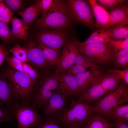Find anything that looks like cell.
<instances>
[{"label": "cell", "instance_id": "1", "mask_svg": "<svg viewBox=\"0 0 128 128\" xmlns=\"http://www.w3.org/2000/svg\"><path fill=\"white\" fill-rule=\"evenodd\" d=\"M74 20L67 2L53 0L51 7L43 17L36 21V27L42 29H55L64 30L71 25Z\"/></svg>", "mask_w": 128, "mask_h": 128}, {"label": "cell", "instance_id": "2", "mask_svg": "<svg viewBox=\"0 0 128 128\" xmlns=\"http://www.w3.org/2000/svg\"><path fill=\"white\" fill-rule=\"evenodd\" d=\"M39 78L34 84L31 92L30 103L37 111L41 108L45 101L57 91L58 75L45 76Z\"/></svg>", "mask_w": 128, "mask_h": 128}, {"label": "cell", "instance_id": "3", "mask_svg": "<svg viewBox=\"0 0 128 128\" xmlns=\"http://www.w3.org/2000/svg\"><path fill=\"white\" fill-rule=\"evenodd\" d=\"M71 99L69 107L59 115L61 120L68 128L75 125L84 128L87 120L94 111V107L79 101Z\"/></svg>", "mask_w": 128, "mask_h": 128}, {"label": "cell", "instance_id": "4", "mask_svg": "<svg viewBox=\"0 0 128 128\" xmlns=\"http://www.w3.org/2000/svg\"><path fill=\"white\" fill-rule=\"evenodd\" d=\"M3 73L17 94L20 104L30 103V95L34 84L26 73L8 66Z\"/></svg>", "mask_w": 128, "mask_h": 128}, {"label": "cell", "instance_id": "5", "mask_svg": "<svg viewBox=\"0 0 128 128\" xmlns=\"http://www.w3.org/2000/svg\"><path fill=\"white\" fill-rule=\"evenodd\" d=\"M127 84L122 82L111 92L100 99L94 106V111L105 116L112 109L128 101Z\"/></svg>", "mask_w": 128, "mask_h": 128}, {"label": "cell", "instance_id": "6", "mask_svg": "<svg viewBox=\"0 0 128 128\" xmlns=\"http://www.w3.org/2000/svg\"><path fill=\"white\" fill-rule=\"evenodd\" d=\"M75 41L79 52L94 62L104 65L112 62L114 53L107 43L87 44Z\"/></svg>", "mask_w": 128, "mask_h": 128}, {"label": "cell", "instance_id": "7", "mask_svg": "<svg viewBox=\"0 0 128 128\" xmlns=\"http://www.w3.org/2000/svg\"><path fill=\"white\" fill-rule=\"evenodd\" d=\"M67 2L74 20L91 28L95 26V18L88 0H69Z\"/></svg>", "mask_w": 128, "mask_h": 128}, {"label": "cell", "instance_id": "8", "mask_svg": "<svg viewBox=\"0 0 128 128\" xmlns=\"http://www.w3.org/2000/svg\"><path fill=\"white\" fill-rule=\"evenodd\" d=\"M17 128H31L38 124L44 118L30 103L20 104L16 108Z\"/></svg>", "mask_w": 128, "mask_h": 128}, {"label": "cell", "instance_id": "9", "mask_svg": "<svg viewBox=\"0 0 128 128\" xmlns=\"http://www.w3.org/2000/svg\"><path fill=\"white\" fill-rule=\"evenodd\" d=\"M25 48L27 51L28 63L44 75H48L52 67L46 61L38 44L31 39L28 42Z\"/></svg>", "mask_w": 128, "mask_h": 128}, {"label": "cell", "instance_id": "10", "mask_svg": "<svg viewBox=\"0 0 128 128\" xmlns=\"http://www.w3.org/2000/svg\"><path fill=\"white\" fill-rule=\"evenodd\" d=\"M44 29L37 35L38 42L45 45L59 54L67 39L66 33L64 30Z\"/></svg>", "mask_w": 128, "mask_h": 128}, {"label": "cell", "instance_id": "11", "mask_svg": "<svg viewBox=\"0 0 128 128\" xmlns=\"http://www.w3.org/2000/svg\"><path fill=\"white\" fill-rule=\"evenodd\" d=\"M76 39H67L63 46L59 57L60 63L55 68V73L57 75L65 72L66 70L73 65L79 51Z\"/></svg>", "mask_w": 128, "mask_h": 128}, {"label": "cell", "instance_id": "12", "mask_svg": "<svg viewBox=\"0 0 128 128\" xmlns=\"http://www.w3.org/2000/svg\"><path fill=\"white\" fill-rule=\"evenodd\" d=\"M20 105L16 91L4 73H0V105L17 108Z\"/></svg>", "mask_w": 128, "mask_h": 128}, {"label": "cell", "instance_id": "13", "mask_svg": "<svg viewBox=\"0 0 128 128\" xmlns=\"http://www.w3.org/2000/svg\"><path fill=\"white\" fill-rule=\"evenodd\" d=\"M67 97L57 91L44 103L42 108L44 114L48 117L59 115L66 104Z\"/></svg>", "mask_w": 128, "mask_h": 128}, {"label": "cell", "instance_id": "14", "mask_svg": "<svg viewBox=\"0 0 128 128\" xmlns=\"http://www.w3.org/2000/svg\"><path fill=\"white\" fill-rule=\"evenodd\" d=\"M57 91L67 97L77 95L80 92L76 80L73 75L65 72L58 75Z\"/></svg>", "mask_w": 128, "mask_h": 128}, {"label": "cell", "instance_id": "15", "mask_svg": "<svg viewBox=\"0 0 128 128\" xmlns=\"http://www.w3.org/2000/svg\"><path fill=\"white\" fill-rule=\"evenodd\" d=\"M102 75V71L99 68H90L89 70L73 75L78 84L80 94L97 82Z\"/></svg>", "mask_w": 128, "mask_h": 128}, {"label": "cell", "instance_id": "16", "mask_svg": "<svg viewBox=\"0 0 128 128\" xmlns=\"http://www.w3.org/2000/svg\"><path fill=\"white\" fill-rule=\"evenodd\" d=\"M96 20L95 26L99 30L109 28L110 23L109 15L106 10L96 0H88Z\"/></svg>", "mask_w": 128, "mask_h": 128}, {"label": "cell", "instance_id": "17", "mask_svg": "<svg viewBox=\"0 0 128 128\" xmlns=\"http://www.w3.org/2000/svg\"><path fill=\"white\" fill-rule=\"evenodd\" d=\"M110 23L109 28L115 25L128 24V7L126 4L108 10Z\"/></svg>", "mask_w": 128, "mask_h": 128}, {"label": "cell", "instance_id": "18", "mask_svg": "<svg viewBox=\"0 0 128 128\" xmlns=\"http://www.w3.org/2000/svg\"><path fill=\"white\" fill-rule=\"evenodd\" d=\"M106 95L97 81L79 94L78 101L87 104L96 100H99Z\"/></svg>", "mask_w": 128, "mask_h": 128}, {"label": "cell", "instance_id": "19", "mask_svg": "<svg viewBox=\"0 0 128 128\" xmlns=\"http://www.w3.org/2000/svg\"><path fill=\"white\" fill-rule=\"evenodd\" d=\"M98 82L107 94L114 90L122 81L116 75L109 73L102 75Z\"/></svg>", "mask_w": 128, "mask_h": 128}, {"label": "cell", "instance_id": "20", "mask_svg": "<svg viewBox=\"0 0 128 128\" xmlns=\"http://www.w3.org/2000/svg\"><path fill=\"white\" fill-rule=\"evenodd\" d=\"M12 34L16 38L26 40L28 36L29 27L23 20L17 17L12 18L11 20Z\"/></svg>", "mask_w": 128, "mask_h": 128}, {"label": "cell", "instance_id": "21", "mask_svg": "<svg viewBox=\"0 0 128 128\" xmlns=\"http://www.w3.org/2000/svg\"><path fill=\"white\" fill-rule=\"evenodd\" d=\"M111 37L110 28L94 31L83 42L87 44L107 43Z\"/></svg>", "mask_w": 128, "mask_h": 128}, {"label": "cell", "instance_id": "22", "mask_svg": "<svg viewBox=\"0 0 128 128\" xmlns=\"http://www.w3.org/2000/svg\"><path fill=\"white\" fill-rule=\"evenodd\" d=\"M111 123L105 116L100 114L91 115L87 122L84 128H114Z\"/></svg>", "mask_w": 128, "mask_h": 128}, {"label": "cell", "instance_id": "23", "mask_svg": "<svg viewBox=\"0 0 128 128\" xmlns=\"http://www.w3.org/2000/svg\"><path fill=\"white\" fill-rule=\"evenodd\" d=\"M38 44L48 64L51 67L56 68L60 63L59 54L54 50L44 44L40 43Z\"/></svg>", "mask_w": 128, "mask_h": 128}, {"label": "cell", "instance_id": "24", "mask_svg": "<svg viewBox=\"0 0 128 128\" xmlns=\"http://www.w3.org/2000/svg\"><path fill=\"white\" fill-rule=\"evenodd\" d=\"M112 62L117 68L127 69L128 63V48L114 53Z\"/></svg>", "mask_w": 128, "mask_h": 128}, {"label": "cell", "instance_id": "25", "mask_svg": "<svg viewBox=\"0 0 128 128\" xmlns=\"http://www.w3.org/2000/svg\"><path fill=\"white\" fill-rule=\"evenodd\" d=\"M16 108L0 105V123L13 121L16 118Z\"/></svg>", "mask_w": 128, "mask_h": 128}, {"label": "cell", "instance_id": "26", "mask_svg": "<svg viewBox=\"0 0 128 128\" xmlns=\"http://www.w3.org/2000/svg\"><path fill=\"white\" fill-rule=\"evenodd\" d=\"M109 28L111 33L110 39H121L128 37V27L127 25H115Z\"/></svg>", "mask_w": 128, "mask_h": 128}, {"label": "cell", "instance_id": "27", "mask_svg": "<svg viewBox=\"0 0 128 128\" xmlns=\"http://www.w3.org/2000/svg\"><path fill=\"white\" fill-rule=\"evenodd\" d=\"M128 113V104L120 105L112 109L105 117L113 121L117 118Z\"/></svg>", "mask_w": 128, "mask_h": 128}, {"label": "cell", "instance_id": "28", "mask_svg": "<svg viewBox=\"0 0 128 128\" xmlns=\"http://www.w3.org/2000/svg\"><path fill=\"white\" fill-rule=\"evenodd\" d=\"M8 51L22 62L28 63L27 51L25 47H21L18 45H16L10 48Z\"/></svg>", "mask_w": 128, "mask_h": 128}, {"label": "cell", "instance_id": "29", "mask_svg": "<svg viewBox=\"0 0 128 128\" xmlns=\"http://www.w3.org/2000/svg\"><path fill=\"white\" fill-rule=\"evenodd\" d=\"M107 44L114 53H116L128 48V37L121 39H110Z\"/></svg>", "mask_w": 128, "mask_h": 128}, {"label": "cell", "instance_id": "30", "mask_svg": "<svg viewBox=\"0 0 128 128\" xmlns=\"http://www.w3.org/2000/svg\"><path fill=\"white\" fill-rule=\"evenodd\" d=\"M89 67L90 68L97 69L99 68L97 64H85L79 65H72L66 71L65 73L69 74L74 75L84 72Z\"/></svg>", "mask_w": 128, "mask_h": 128}, {"label": "cell", "instance_id": "31", "mask_svg": "<svg viewBox=\"0 0 128 128\" xmlns=\"http://www.w3.org/2000/svg\"><path fill=\"white\" fill-rule=\"evenodd\" d=\"M97 1L104 9L108 10L126 3L127 0H97Z\"/></svg>", "mask_w": 128, "mask_h": 128}, {"label": "cell", "instance_id": "32", "mask_svg": "<svg viewBox=\"0 0 128 128\" xmlns=\"http://www.w3.org/2000/svg\"><path fill=\"white\" fill-rule=\"evenodd\" d=\"M11 31L8 25L0 21V39L5 42H8L12 38Z\"/></svg>", "mask_w": 128, "mask_h": 128}, {"label": "cell", "instance_id": "33", "mask_svg": "<svg viewBox=\"0 0 128 128\" xmlns=\"http://www.w3.org/2000/svg\"><path fill=\"white\" fill-rule=\"evenodd\" d=\"M22 64L24 72L29 76L34 85L40 78V75L36 70L30 65L23 62Z\"/></svg>", "mask_w": 128, "mask_h": 128}, {"label": "cell", "instance_id": "34", "mask_svg": "<svg viewBox=\"0 0 128 128\" xmlns=\"http://www.w3.org/2000/svg\"><path fill=\"white\" fill-rule=\"evenodd\" d=\"M8 64L13 69L17 71H24L22 62L14 56H8L5 59Z\"/></svg>", "mask_w": 128, "mask_h": 128}, {"label": "cell", "instance_id": "35", "mask_svg": "<svg viewBox=\"0 0 128 128\" xmlns=\"http://www.w3.org/2000/svg\"><path fill=\"white\" fill-rule=\"evenodd\" d=\"M41 12L39 7V8L31 13L20 15L22 18L23 19L26 24L29 27L30 24Z\"/></svg>", "mask_w": 128, "mask_h": 128}, {"label": "cell", "instance_id": "36", "mask_svg": "<svg viewBox=\"0 0 128 128\" xmlns=\"http://www.w3.org/2000/svg\"><path fill=\"white\" fill-rule=\"evenodd\" d=\"M74 65L85 64H96V63L87 56L79 52L75 60Z\"/></svg>", "mask_w": 128, "mask_h": 128}, {"label": "cell", "instance_id": "37", "mask_svg": "<svg viewBox=\"0 0 128 128\" xmlns=\"http://www.w3.org/2000/svg\"><path fill=\"white\" fill-rule=\"evenodd\" d=\"M109 73L114 74L118 78L123 79L127 84H128V69L120 70L114 69H110Z\"/></svg>", "mask_w": 128, "mask_h": 128}, {"label": "cell", "instance_id": "38", "mask_svg": "<svg viewBox=\"0 0 128 128\" xmlns=\"http://www.w3.org/2000/svg\"><path fill=\"white\" fill-rule=\"evenodd\" d=\"M53 1V0H39V5L42 13L41 17H44L49 10Z\"/></svg>", "mask_w": 128, "mask_h": 128}, {"label": "cell", "instance_id": "39", "mask_svg": "<svg viewBox=\"0 0 128 128\" xmlns=\"http://www.w3.org/2000/svg\"><path fill=\"white\" fill-rule=\"evenodd\" d=\"M34 127L35 128H61L55 121L48 119L44 120L40 123Z\"/></svg>", "mask_w": 128, "mask_h": 128}, {"label": "cell", "instance_id": "40", "mask_svg": "<svg viewBox=\"0 0 128 128\" xmlns=\"http://www.w3.org/2000/svg\"><path fill=\"white\" fill-rule=\"evenodd\" d=\"M5 2L11 11H16L19 9L22 6V1L20 0H5Z\"/></svg>", "mask_w": 128, "mask_h": 128}, {"label": "cell", "instance_id": "41", "mask_svg": "<svg viewBox=\"0 0 128 128\" xmlns=\"http://www.w3.org/2000/svg\"><path fill=\"white\" fill-rule=\"evenodd\" d=\"M39 0L37 1L34 4L30 6L18 14L20 15L21 14H27L31 13L39 8Z\"/></svg>", "mask_w": 128, "mask_h": 128}, {"label": "cell", "instance_id": "42", "mask_svg": "<svg viewBox=\"0 0 128 128\" xmlns=\"http://www.w3.org/2000/svg\"><path fill=\"white\" fill-rule=\"evenodd\" d=\"M9 52L7 51L4 46L0 43V67L4 60L8 56Z\"/></svg>", "mask_w": 128, "mask_h": 128}, {"label": "cell", "instance_id": "43", "mask_svg": "<svg viewBox=\"0 0 128 128\" xmlns=\"http://www.w3.org/2000/svg\"><path fill=\"white\" fill-rule=\"evenodd\" d=\"M113 123H114V127L115 128H128V125L118 119L114 120Z\"/></svg>", "mask_w": 128, "mask_h": 128}, {"label": "cell", "instance_id": "44", "mask_svg": "<svg viewBox=\"0 0 128 128\" xmlns=\"http://www.w3.org/2000/svg\"><path fill=\"white\" fill-rule=\"evenodd\" d=\"M14 15V14L13 13L5 17L0 16V21L8 25L9 23L13 18Z\"/></svg>", "mask_w": 128, "mask_h": 128}, {"label": "cell", "instance_id": "45", "mask_svg": "<svg viewBox=\"0 0 128 128\" xmlns=\"http://www.w3.org/2000/svg\"><path fill=\"white\" fill-rule=\"evenodd\" d=\"M116 119H118L123 123L127 124L128 123V113L119 117L115 120Z\"/></svg>", "mask_w": 128, "mask_h": 128}, {"label": "cell", "instance_id": "46", "mask_svg": "<svg viewBox=\"0 0 128 128\" xmlns=\"http://www.w3.org/2000/svg\"><path fill=\"white\" fill-rule=\"evenodd\" d=\"M6 7L4 3L0 2V15L3 13Z\"/></svg>", "mask_w": 128, "mask_h": 128}, {"label": "cell", "instance_id": "47", "mask_svg": "<svg viewBox=\"0 0 128 128\" xmlns=\"http://www.w3.org/2000/svg\"><path fill=\"white\" fill-rule=\"evenodd\" d=\"M69 128H84L81 127L77 125H73L71 126Z\"/></svg>", "mask_w": 128, "mask_h": 128}]
</instances>
